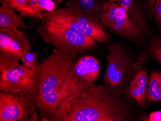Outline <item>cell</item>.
Masks as SVG:
<instances>
[{
	"instance_id": "21",
	"label": "cell",
	"mask_w": 161,
	"mask_h": 121,
	"mask_svg": "<svg viewBox=\"0 0 161 121\" xmlns=\"http://www.w3.org/2000/svg\"><path fill=\"white\" fill-rule=\"evenodd\" d=\"M153 16L156 21L161 26V0H156L154 6Z\"/></svg>"
},
{
	"instance_id": "17",
	"label": "cell",
	"mask_w": 161,
	"mask_h": 121,
	"mask_svg": "<svg viewBox=\"0 0 161 121\" xmlns=\"http://www.w3.org/2000/svg\"><path fill=\"white\" fill-rule=\"evenodd\" d=\"M147 98L152 102L161 101V72L157 70H153L151 72L148 85Z\"/></svg>"
},
{
	"instance_id": "11",
	"label": "cell",
	"mask_w": 161,
	"mask_h": 121,
	"mask_svg": "<svg viewBox=\"0 0 161 121\" xmlns=\"http://www.w3.org/2000/svg\"><path fill=\"white\" fill-rule=\"evenodd\" d=\"M30 43L25 33L0 29V48L6 49L17 54L22 60L23 56L30 51Z\"/></svg>"
},
{
	"instance_id": "16",
	"label": "cell",
	"mask_w": 161,
	"mask_h": 121,
	"mask_svg": "<svg viewBox=\"0 0 161 121\" xmlns=\"http://www.w3.org/2000/svg\"><path fill=\"white\" fill-rule=\"evenodd\" d=\"M51 0H29L22 7L17 10L22 17L39 19L44 20L43 12L55 9Z\"/></svg>"
},
{
	"instance_id": "8",
	"label": "cell",
	"mask_w": 161,
	"mask_h": 121,
	"mask_svg": "<svg viewBox=\"0 0 161 121\" xmlns=\"http://www.w3.org/2000/svg\"><path fill=\"white\" fill-rule=\"evenodd\" d=\"M39 64L32 68L19 65L1 72V91L21 92L31 96L34 100L37 93Z\"/></svg>"
},
{
	"instance_id": "5",
	"label": "cell",
	"mask_w": 161,
	"mask_h": 121,
	"mask_svg": "<svg viewBox=\"0 0 161 121\" xmlns=\"http://www.w3.org/2000/svg\"><path fill=\"white\" fill-rule=\"evenodd\" d=\"M101 23L113 33L132 42L137 48L144 46L147 37L129 18L125 9L117 3L104 2Z\"/></svg>"
},
{
	"instance_id": "2",
	"label": "cell",
	"mask_w": 161,
	"mask_h": 121,
	"mask_svg": "<svg viewBox=\"0 0 161 121\" xmlns=\"http://www.w3.org/2000/svg\"><path fill=\"white\" fill-rule=\"evenodd\" d=\"M75 61L55 49L40 64L37 93L34 101L40 121H51L55 115L61 88Z\"/></svg>"
},
{
	"instance_id": "18",
	"label": "cell",
	"mask_w": 161,
	"mask_h": 121,
	"mask_svg": "<svg viewBox=\"0 0 161 121\" xmlns=\"http://www.w3.org/2000/svg\"><path fill=\"white\" fill-rule=\"evenodd\" d=\"M19 57L9 50L0 48V71L19 66Z\"/></svg>"
},
{
	"instance_id": "13",
	"label": "cell",
	"mask_w": 161,
	"mask_h": 121,
	"mask_svg": "<svg viewBox=\"0 0 161 121\" xmlns=\"http://www.w3.org/2000/svg\"><path fill=\"white\" fill-rule=\"evenodd\" d=\"M148 85L147 70L138 68L128 88V95L138 106L142 107L145 104L148 96Z\"/></svg>"
},
{
	"instance_id": "20",
	"label": "cell",
	"mask_w": 161,
	"mask_h": 121,
	"mask_svg": "<svg viewBox=\"0 0 161 121\" xmlns=\"http://www.w3.org/2000/svg\"><path fill=\"white\" fill-rule=\"evenodd\" d=\"M36 56L37 53H31L29 51L23 56L22 61L25 66L28 68H32L38 63L36 60Z\"/></svg>"
},
{
	"instance_id": "9",
	"label": "cell",
	"mask_w": 161,
	"mask_h": 121,
	"mask_svg": "<svg viewBox=\"0 0 161 121\" xmlns=\"http://www.w3.org/2000/svg\"><path fill=\"white\" fill-rule=\"evenodd\" d=\"M95 85L87 83L80 77L74 72L71 66L61 88L57 111L51 121H60L71 104Z\"/></svg>"
},
{
	"instance_id": "6",
	"label": "cell",
	"mask_w": 161,
	"mask_h": 121,
	"mask_svg": "<svg viewBox=\"0 0 161 121\" xmlns=\"http://www.w3.org/2000/svg\"><path fill=\"white\" fill-rule=\"evenodd\" d=\"M135 63L133 55L125 45L118 41L109 44L104 84L121 91Z\"/></svg>"
},
{
	"instance_id": "1",
	"label": "cell",
	"mask_w": 161,
	"mask_h": 121,
	"mask_svg": "<svg viewBox=\"0 0 161 121\" xmlns=\"http://www.w3.org/2000/svg\"><path fill=\"white\" fill-rule=\"evenodd\" d=\"M134 109L120 90L95 85L71 104L60 121H133Z\"/></svg>"
},
{
	"instance_id": "23",
	"label": "cell",
	"mask_w": 161,
	"mask_h": 121,
	"mask_svg": "<svg viewBox=\"0 0 161 121\" xmlns=\"http://www.w3.org/2000/svg\"><path fill=\"white\" fill-rule=\"evenodd\" d=\"M148 120L150 121H161V111L152 112L149 115Z\"/></svg>"
},
{
	"instance_id": "14",
	"label": "cell",
	"mask_w": 161,
	"mask_h": 121,
	"mask_svg": "<svg viewBox=\"0 0 161 121\" xmlns=\"http://www.w3.org/2000/svg\"><path fill=\"white\" fill-rule=\"evenodd\" d=\"M104 2L99 0H67L66 7L78 12L92 19L95 22L101 24V13Z\"/></svg>"
},
{
	"instance_id": "19",
	"label": "cell",
	"mask_w": 161,
	"mask_h": 121,
	"mask_svg": "<svg viewBox=\"0 0 161 121\" xmlns=\"http://www.w3.org/2000/svg\"><path fill=\"white\" fill-rule=\"evenodd\" d=\"M148 51L156 58L161 65V36L156 35L150 40Z\"/></svg>"
},
{
	"instance_id": "3",
	"label": "cell",
	"mask_w": 161,
	"mask_h": 121,
	"mask_svg": "<svg viewBox=\"0 0 161 121\" xmlns=\"http://www.w3.org/2000/svg\"><path fill=\"white\" fill-rule=\"evenodd\" d=\"M37 32L44 41L72 59L93 49L97 43L92 38L67 26L46 21L41 22L37 27Z\"/></svg>"
},
{
	"instance_id": "12",
	"label": "cell",
	"mask_w": 161,
	"mask_h": 121,
	"mask_svg": "<svg viewBox=\"0 0 161 121\" xmlns=\"http://www.w3.org/2000/svg\"><path fill=\"white\" fill-rule=\"evenodd\" d=\"M72 68L77 75L90 84H95L100 72L99 61L96 58L90 55L83 56L75 61Z\"/></svg>"
},
{
	"instance_id": "22",
	"label": "cell",
	"mask_w": 161,
	"mask_h": 121,
	"mask_svg": "<svg viewBox=\"0 0 161 121\" xmlns=\"http://www.w3.org/2000/svg\"><path fill=\"white\" fill-rule=\"evenodd\" d=\"M29 0H8L4 3L17 11L22 7Z\"/></svg>"
},
{
	"instance_id": "10",
	"label": "cell",
	"mask_w": 161,
	"mask_h": 121,
	"mask_svg": "<svg viewBox=\"0 0 161 121\" xmlns=\"http://www.w3.org/2000/svg\"><path fill=\"white\" fill-rule=\"evenodd\" d=\"M117 3L125 9L131 20L146 37L151 36L152 31L149 20L153 16L156 0H108Z\"/></svg>"
},
{
	"instance_id": "4",
	"label": "cell",
	"mask_w": 161,
	"mask_h": 121,
	"mask_svg": "<svg viewBox=\"0 0 161 121\" xmlns=\"http://www.w3.org/2000/svg\"><path fill=\"white\" fill-rule=\"evenodd\" d=\"M42 15L44 21L65 25L72 30L92 38L97 43L105 44L111 40V37L103 25L67 7L56 8L50 11H45Z\"/></svg>"
},
{
	"instance_id": "24",
	"label": "cell",
	"mask_w": 161,
	"mask_h": 121,
	"mask_svg": "<svg viewBox=\"0 0 161 121\" xmlns=\"http://www.w3.org/2000/svg\"><path fill=\"white\" fill-rule=\"evenodd\" d=\"M7 1H8V0H1V2L2 3H4Z\"/></svg>"
},
{
	"instance_id": "15",
	"label": "cell",
	"mask_w": 161,
	"mask_h": 121,
	"mask_svg": "<svg viewBox=\"0 0 161 121\" xmlns=\"http://www.w3.org/2000/svg\"><path fill=\"white\" fill-rule=\"evenodd\" d=\"M14 9L5 3L0 7V29L16 31L19 28L30 29L31 27L23 22V18L14 12Z\"/></svg>"
},
{
	"instance_id": "7",
	"label": "cell",
	"mask_w": 161,
	"mask_h": 121,
	"mask_svg": "<svg viewBox=\"0 0 161 121\" xmlns=\"http://www.w3.org/2000/svg\"><path fill=\"white\" fill-rule=\"evenodd\" d=\"M32 97L21 92L0 93V121H38Z\"/></svg>"
}]
</instances>
